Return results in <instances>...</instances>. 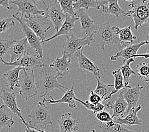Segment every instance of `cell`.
<instances>
[{
  "mask_svg": "<svg viewBox=\"0 0 149 132\" xmlns=\"http://www.w3.org/2000/svg\"><path fill=\"white\" fill-rule=\"evenodd\" d=\"M63 78V77L59 74H54L52 72V69L44 64L39 74L38 79L36 81L37 95H38L40 97H46L55 89H58L65 92L68 88L60 84L58 81Z\"/></svg>",
  "mask_w": 149,
  "mask_h": 132,
  "instance_id": "obj_1",
  "label": "cell"
},
{
  "mask_svg": "<svg viewBox=\"0 0 149 132\" xmlns=\"http://www.w3.org/2000/svg\"><path fill=\"white\" fill-rule=\"evenodd\" d=\"M93 42L97 43L103 52L106 46L115 47L120 50L126 46L120 41L115 26H111L109 22L97 27L93 36Z\"/></svg>",
  "mask_w": 149,
  "mask_h": 132,
  "instance_id": "obj_2",
  "label": "cell"
},
{
  "mask_svg": "<svg viewBox=\"0 0 149 132\" xmlns=\"http://www.w3.org/2000/svg\"><path fill=\"white\" fill-rule=\"evenodd\" d=\"M46 98L43 97L42 101H40L31 110L28 117L30 121H28L29 125L36 127L40 126L45 127L49 124H52V115L49 108L45 104Z\"/></svg>",
  "mask_w": 149,
  "mask_h": 132,
  "instance_id": "obj_3",
  "label": "cell"
},
{
  "mask_svg": "<svg viewBox=\"0 0 149 132\" xmlns=\"http://www.w3.org/2000/svg\"><path fill=\"white\" fill-rule=\"evenodd\" d=\"M128 7L131 10L126 12V16L132 17L135 29L149 22V0H141L139 3L132 1Z\"/></svg>",
  "mask_w": 149,
  "mask_h": 132,
  "instance_id": "obj_4",
  "label": "cell"
},
{
  "mask_svg": "<svg viewBox=\"0 0 149 132\" xmlns=\"http://www.w3.org/2000/svg\"><path fill=\"white\" fill-rule=\"evenodd\" d=\"M22 70L24 75L20 77L18 84V88H20L19 95L23 99L28 101L37 95L35 76L34 70Z\"/></svg>",
  "mask_w": 149,
  "mask_h": 132,
  "instance_id": "obj_5",
  "label": "cell"
},
{
  "mask_svg": "<svg viewBox=\"0 0 149 132\" xmlns=\"http://www.w3.org/2000/svg\"><path fill=\"white\" fill-rule=\"evenodd\" d=\"M29 28H31L42 41L46 39V32L52 28V24L50 20L45 15H35L27 18H23Z\"/></svg>",
  "mask_w": 149,
  "mask_h": 132,
  "instance_id": "obj_6",
  "label": "cell"
},
{
  "mask_svg": "<svg viewBox=\"0 0 149 132\" xmlns=\"http://www.w3.org/2000/svg\"><path fill=\"white\" fill-rule=\"evenodd\" d=\"M12 17L16 20H17V22L19 23L20 29H21L24 35L25 36V38L27 39L31 48L35 50L40 58L42 59L43 56L42 43L39 37L36 35L31 28H29L28 25L24 21L23 19L20 16L19 13L16 12L13 13Z\"/></svg>",
  "mask_w": 149,
  "mask_h": 132,
  "instance_id": "obj_7",
  "label": "cell"
},
{
  "mask_svg": "<svg viewBox=\"0 0 149 132\" xmlns=\"http://www.w3.org/2000/svg\"><path fill=\"white\" fill-rule=\"evenodd\" d=\"M0 61L5 66L21 67L23 69L27 70H34L36 69L42 68L44 66V64L41 60V58L37 53L31 55V54H29V53H27L18 60L12 62H6L3 60V58L0 59Z\"/></svg>",
  "mask_w": 149,
  "mask_h": 132,
  "instance_id": "obj_8",
  "label": "cell"
},
{
  "mask_svg": "<svg viewBox=\"0 0 149 132\" xmlns=\"http://www.w3.org/2000/svg\"><path fill=\"white\" fill-rule=\"evenodd\" d=\"M66 36V43L64 45V51L67 53L70 57L74 55L78 51L82 49L84 46L91 45L93 39L85 35L83 38H79L71 32Z\"/></svg>",
  "mask_w": 149,
  "mask_h": 132,
  "instance_id": "obj_9",
  "label": "cell"
},
{
  "mask_svg": "<svg viewBox=\"0 0 149 132\" xmlns=\"http://www.w3.org/2000/svg\"><path fill=\"white\" fill-rule=\"evenodd\" d=\"M10 4L17 6L18 13H21V17L27 18L31 15H45L44 10H40L35 0H13Z\"/></svg>",
  "mask_w": 149,
  "mask_h": 132,
  "instance_id": "obj_10",
  "label": "cell"
},
{
  "mask_svg": "<svg viewBox=\"0 0 149 132\" xmlns=\"http://www.w3.org/2000/svg\"><path fill=\"white\" fill-rule=\"evenodd\" d=\"M43 10L45 12L44 15L50 20L56 31L58 30L65 19L66 14L63 11L57 0H55L53 3L49 5Z\"/></svg>",
  "mask_w": 149,
  "mask_h": 132,
  "instance_id": "obj_11",
  "label": "cell"
},
{
  "mask_svg": "<svg viewBox=\"0 0 149 132\" xmlns=\"http://www.w3.org/2000/svg\"><path fill=\"white\" fill-rule=\"evenodd\" d=\"M0 99L3 100L4 104L12 111L13 114L17 115L19 117V119L22 121V123L25 125L26 128H28L29 124L24 120L21 113V110L17 106L15 93L13 92V91H8L5 89H2L1 93L0 95Z\"/></svg>",
  "mask_w": 149,
  "mask_h": 132,
  "instance_id": "obj_12",
  "label": "cell"
},
{
  "mask_svg": "<svg viewBox=\"0 0 149 132\" xmlns=\"http://www.w3.org/2000/svg\"><path fill=\"white\" fill-rule=\"evenodd\" d=\"M143 88L144 87L143 86L137 84L134 87H131L130 85H128L127 86H125L123 89L121 90V92L124 99L127 104V107L125 115L131 110L136 107L139 98H140L141 91L143 89Z\"/></svg>",
  "mask_w": 149,
  "mask_h": 132,
  "instance_id": "obj_13",
  "label": "cell"
},
{
  "mask_svg": "<svg viewBox=\"0 0 149 132\" xmlns=\"http://www.w3.org/2000/svg\"><path fill=\"white\" fill-rule=\"evenodd\" d=\"M75 12L78 20H79L80 23L82 32L93 39V36L97 28L94 20L84 9H79L75 11Z\"/></svg>",
  "mask_w": 149,
  "mask_h": 132,
  "instance_id": "obj_14",
  "label": "cell"
},
{
  "mask_svg": "<svg viewBox=\"0 0 149 132\" xmlns=\"http://www.w3.org/2000/svg\"><path fill=\"white\" fill-rule=\"evenodd\" d=\"M149 41L148 40L143 41L137 44H128L125 46L123 48L118 50V52L114 55L110 56V60L111 61H116L118 58H122L123 61L126 60L130 58H133L136 55L138 50L141 46L148 45Z\"/></svg>",
  "mask_w": 149,
  "mask_h": 132,
  "instance_id": "obj_15",
  "label": "cell"
},
{
  "mask_svg": "<svg viewBox=\"0 0 149 132\" xmlns=\"http://www.w3.org/2000/svg\"><path fill=\"white\" fill-rule=\"evenodd\" d=\"M62 55L61 57H57L55 60H54L49 65V67L56 70L59 75L64 77L69 73L72 68V61L71 57L64 51L63 52Z\"/></svg>",
  "mask_w": 149,
  "mask_h": 132,
  "instance_id": "obj_16",
  "label": "cell"
},
{
  "mask_svg": "<svg viewBox=\"0 0 149 132\" xmlns=\"http://www.w3.org/2000/svg\"><path fill=\"white\" fill-rule=\"evenodd\" d=\"M118 95L113 103L108 102L105 104L107 108H109L113 111V114L111 116L113 120H116L118 118L124 117L127 107V104L124 99L121 90L118 91Z\"/></svg>",
  "mask_w": 149,
  "mask_h": 132,
  "instance_id": "obj_17",
  "label": "cell"
},
{
  "mask_svg": "<svg viewBox=\"0 0 149 132\" xmlns=\"http://www.w3.org/2000/svg\"><path fill=\"white\" fill-rule=\"evenodd\" d=\"M78 20V17L76 15H70L66 14L65 19H64L62 25L61 26L58 30H57L55 35H54L49 38H46L43 41L42 44L46 42L50 41L57 37L61 36H68L72 32V30L74 28L75 22Z\"/></svg>",
  "mask_w": 149,
  "mask_h": 132,
  "instance_id": "obj_18",
  "label": "cell"
},
{
  "mask_svg": "<svg viewBox=\"0 0 149 132\" xmlns=\"http://www.w3.org/2000/svg\"><path fill=\"white\" fill-rule=\"evenodd\" d=\"M78 60V67L84 70L93 74L95 76H100L99 67L92 60L84 54L83 49H81L75 53Z\"/></svg>",
  "mask_w": 149,
  "mask_h": 132,
  "instance_id": "obj_19",
  "label": "cell"
},
{
  "mask_svg": "<svg viewBox=\"0 0 149 132\" xmlns=\"http://www.w3.org/2000/svg\"><path fill=\"white\" fill-rule=\"evenodd\" d=\"M9 53L10 54V62L18 60L28 53V42L25 37L19 40L13 39Z\"/></svg>",
  "mask_w": 149,
  "mask_h": 132,
  "instance_id": "obj_20",
  "label": "cell"
},
{
  "mask_svg": "<svg viewBox=\"0 0 149 132\" xmlns=\"http://www.w3.org/2000/svg\"><path fill=\"white\" fill-rule=\"evenodd\" d=\"M57 123L59 124L61 132H73L79 130V120L73 118L70 113L63 114Z\"/></svg>",
  "mask_w": 149,
  "mask_h": 132,
  "instance_id": "obj_21",
  "label": "cell"
},
{
  "mask_svg": "<svg viewBox=\"0 0 149 132\" xmlns=\"http://www.w3.org/2000/svg\"><path fill=\"white\" fill-rule=\"evenodd\" d=\"M141 109V106L139 105L134 109L131 110L123 117L113 120L115 122L123 124L127 127H131L134 125H141V120L138 116V113Z\"/></svg>",
  "mask_w": 149,
  "mask_h": 132,
  "instance_id": "obj_22",
  "label": "cell"
},
{
  "mask_svg": "<svg viewBox=\"0 0 149 132\" xmlns=\"http://www.w3.org/2000/svg\"><path fill=\"white\" fill-rule=\"evenodd\" d=\"M118 0H104L101 9L104 13L118 17L120 15L126 16V12L122 8L118 3Z\"/></svg>",
  "mask_w": 149,
  "mask_h": 132,
  "instance_id": "obj_23",
  "label": "cell"
},
{
  "mask_svg": "<svg viewBox=\"0 0 149 132\" xmlns=\"http://www.w3.org/2000/svg\"><path fill=\"white\" fill-rule=\"evenodd\" d=\"M75 94L74 92V86L72 85L70 90H66L64 92V95L59 100H55L52 95L50 96V99H46L47 102L51 104H67L71 109H74L77 107L76 100H75Z\"/></svg>",
  "mask_w": 149,
  "mask_h": 132,
  "instance_id": "obj_24",
  "label": "cell"
},
{
  "mask_svg": "<svg viewBox=\"0 0 149 132\" xmlns=\"http://www.w3.org/2000/svg\"><path fill=\"white\" fill-rule=\"evenodd\" d=\"M14 124L12 111L5 104L0 106V131L4 128L10 129Z\"/></svg>",
  "mask_w": 149,
  "mask_h": 132,
  "instance_id": "obj_25",
  "label": "cell"
},
{
  "mask_svg": "<svg viewBox=\"0 0 149 132\" xmlns=\"http://www.w3.org/2000/svg\"><path fill=\"white\" fill-rule=\"evenodd\" d=\"M23 69L21 67H15L3 74V76L7 81L8 86L11 91L14 90L15 87H18L20 76L19 74Z\"/></svg>",
  "mask_w": 149,
  "mask_h": 132,
  "instance_id": "obj_26",
  "label": "cell"
},
{
  "mask_svg": "<svg viewBox=\"0 0 149 132\" xmlns=\"http://www.w3.org/2000/svg\"><path fill=\"white\" fill-rule=\"evenodd\" d=\"M115 29L119 38L120 41L125 45L133 44L134 41L136 39V36L132 32L131 26H128L124 28H119L115 26Z\"/></svg>",
  "mask_w": 149,
  "mask_h": 132,
  "instance_id": "obj_27",
  "label": "cell"
},
{
  "mask_svg": "<svg viewBox=\"0 0 149 132\" xmlns=\"http://www.w3.org/2000/svg\"><path fill=\"white\" fill-rule=\"evenodd\" d=\"M103 2L104 0H74L73 6L75 11L79 9H84L87 11L91 8L100 10Z\"/></svg>",
  "mask_w": 149,
  "mask_h": 132,
  "instance_id": "obj_28",
  "label": "cell"
},
{
  "mask_svg": "<svg viewBox=\"0 0 149 132\" xmlns=\"http://www.w3.org/2000/svg\"><path fill=\"white\" fill-rule=\"evenodd\" d=\"M97 80V86L95 90H93L94 92L97 93L102 98L103 101H106L109 99L108 95L112 90H111V88L113 87V84H106L102 81H101L100 76H95Z\"/></svg>",
  "mask_w": 149,
  "mask_h": 132,
  "instance_id": "obj_29",
  "label": "cell"
},
{
  "mask_svg": "<svg viewBox=\"0 0 149 132\" xmlns=\"http://www.w3.org/2000/svg\"><path fill=\"white\" fill-rule=\"evenodd\" d=\"M135 60V58H130L126 60L123 61V65L121 66L120 68V71L123 74V79H124V84L125 86L129 85L131 81V76L132 75H136V73L131 69L130 64L133 63Z\"/></svg>",
  "mask_w": 149,
  "mask_h": 132,
  "instance_id": "obj_30",
  "label": "cell"
},
{
  "mask_svg": "<svg viewBox=\"0 0 149 132\" xmlns=\"http://www.w3.org/2000/svg\"><path fill=\"white\" fill-rule=\"evenodd\" d=\"M100 130L104 132H118V131H131L125 125L115 122L113 120L107 123H102L100 125Z\"/></svg>",
  "mask_w": 149,
  "mask_h": 132,
  "instance_id": "obj_31",
  "label": "cell"
},
{
  "mask_svg": "<svg viewBox=\"0 0 149 132\" xmlns=\"http://www.w3.org/2000/svg\"><path fill=\"white\" fill-rule=\"evenodd\" d=\"M112 75L114 77V84H113V90L111 91L108 95L109 99H111L113 95L118 93V91L123 89L125 87L124 84L123 76L120 71V68L112 71Z\"/></svg>",
  "mask_w": 149,
  "mask_h": 132,
  "instance_id": "obj_32",
  "label": "cell"
},
{
  "mask_svg": "<svg viewBox=\"0 0 149 132\" xmlns=\"http://www.w3.org/2000/svg\"><path fill=\"white\" fill-rule=\"evenodd\" d=\"M136 74L145 82H149V64L145 62L139 63L136 65Z\"/></svg>",
  "mask_w": 149,
  "mask_h": 132,
  "instance_id": "obj_33",
  "label": "cell"
},
{
  "mask_svg": "<svg viewBox=\"0 0 149 132\" xmlns=\"http://www.w3.org/2000/svg\"><path fill=\"white\" fill-rule=\"evenodd\" d=\"M74 99H75L76 101L80 102L81 104H82L87 109L93 111L94 114H96L98 112L104 110V108L106 107L105 104H103L101 102L98 104H93L89 102V101H83L79 99H77V97H75Z\"/></svg>",
  "mask_w": 149,
  "mask_h": 132,
  "instance_id": "obj_34",
  "label": "cell"
},
{
  "mask_svg": "<svg viewBox=\"0 0 149 132\" xmlns=\"http://www.w3.org/2000/svg\"><path fill=\"white\" fill-rule=\"evenodd\" d=\"M63 11L68 15H76L75 10L73 8L74 0H57Z\"/></svg>",
  "mask_w": 149,
  "mask_h": 132,
  "instance_id": "obj_35",
  "label": "cell"
},
{
  "mask_svg": "<svg viewBox=\"0 0 149 132\" xmlns=\"http://www.w3.org/2000/svg\"><path fill=\"white\" fill-rule=\"evenodd\" d=\"M12 27H15V19L13 17L0 18V34L7 31Z\"/></svg>",
  "mask_w": 149,
  "mask_h": 132,
  "instance_id": "obj_36",
  "label": "cell"
},
{
  "mask_svg": "<svg viewBox=\"0 0 149 132\" xmlns=\"http://www.w3.org/2000/svg\"><path fill=\"white\" fill-rule=\"evenodd\" d=\"M12 41L13 39L0 38V59L7 53H9Z\"/></svg>",
  "mask_w": 149,
  "mask_h": 132,
  "instance_id": "obj_37",
  "label": "cell"
},
{
  "mask_svg": "<svg viewBox=\"0 0 149 132\" xmlns=\"http://www.w3.org/2000/svg\"><path fill=\"white\" fill-rule=\"evenodd\" d=\"M96 118L101 123H107L111 121H113L110 114L105 111H101L96 114Z\"/></svg>",
  "mask_w": 149,
  "mask_h": 132,
  "instance_id": "obj_38",
  "label": "cell"
},
{
  "mask_svg": "<svg viewBox=\"0 0 149 132\" xmlns=\"http://www.w3.org/2000/svg\"><path fill=\"white\" fill-rule=\"evenodd\" d=\"M89 102L93 104H98L101 102H103V100L100 95H98L97 93L94 92L93 91H91L89 95Z\"/></svg>",
  "mask_w": 149,
  "mask_h": 132,
  "instance_id": "obj_39",
  "label": "cell"
},
{
  "mask_svg": "<svg viewBox=\"0 0 149 132\" xmlns=\"http://www.w3.org/2000/svg\"><path fill=\"white\" fill-rule=\"evenodd\" d=\"M0 6H3L8 10L12 9V6L10 4V0H0Z\"/></svg>",
  "mask_w": 149,
  "mask_h": 132,
  "instance_id": "obj_40",
  "label": "cell"
},
{
  "mask_svg": "<svg viewBox=\"0 0 149 132\" xmlns=\"http://www.w3.org/2000/svg\"><path fill=\"white\" fill-rule=\"evenodd\" d=\"M139 57H142V58H144L145 59H149V53H142V54H136V55L134 56V58H139Z\"/></svg>",
  "mask_w": 149,
  "mask_h": 132,
  "instance_id": "obj_41",
  "label": "cell"
},
{
  "mask_svg": "<svg viewBox=\"0 0 149 132\" xmlns=\"http://www.w3.org/2000/svg\"><path fill=\"white\" fill-rule=\"evenodd\" d=\"M124 1H130V2H132V1H134V0H124Z\"/></svg>",
  "mask_w": 149,
  "mask_h": 132,
  "instance_id": "obj_42",
  "label": "cell"
},
{
  "mask_svg": "<svg viewBox=\"0 0 149 132\" xmlns=\"http://www.w3.org/2000/svg\"><path fill=\"white\" fill-rule=\"evenodd\" d=\"M38 1L42 2L44 5H45V1H44V0H38Z\"/></svg>",
  "mask_w": 149,
  "mask_h": 132,
  "instance_id": "obj_43",
  "label": "cell"
},
{
  "mask_svg": "<svg viewBox=\"0 0 149 132\" xmlns=\"http://www.w3.org/2000/svg\"><path fill=\"white\" fill-rule=\"evenodd\" d=\"M147 25H148V36H149V22L147 23Z\"/></svg>",
  "mask_w": 149,
  "mask_h": 132,
  "instance_id": "obj_44",
  "label": "cell"
}]
</instances>
